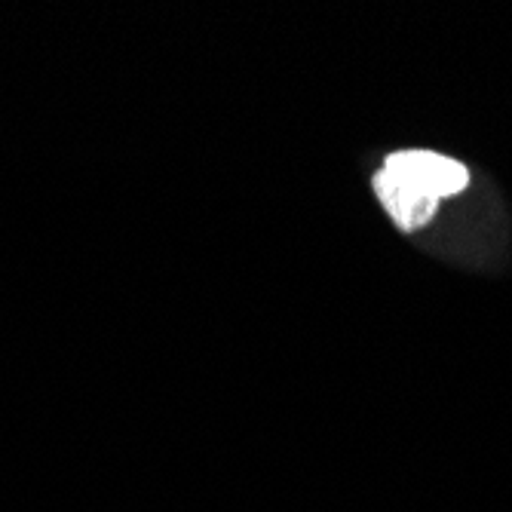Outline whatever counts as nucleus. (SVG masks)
I'll return each instance as SVG.
<instances>
[{"instance_id": "nucleus-1", "label": "nucleus", "mask_w": 512, "mask_h": 512, "mask_svg": "<svg viewBox=\"0 0 512 512\" xmlns=\"http://www.w3.org/2000/svg\"><path fill=\"white\" fill-rule=\"evenodd\" d=\"M467 184V166L445 154L399 151L390 154L375 175V194L402 230H421L436 215L439 203L467 191Z\"/></svg>"}]
</instances>
